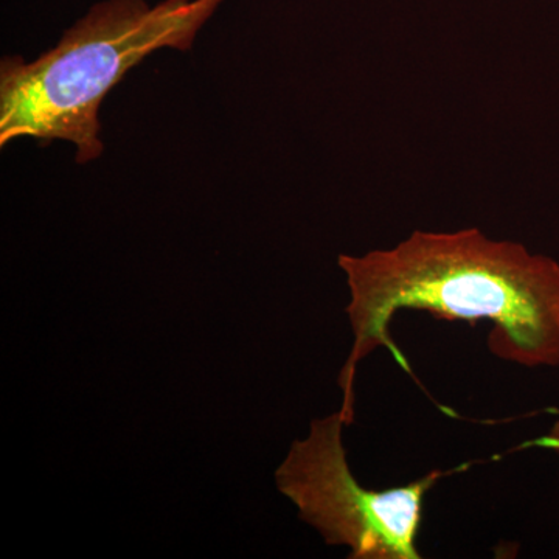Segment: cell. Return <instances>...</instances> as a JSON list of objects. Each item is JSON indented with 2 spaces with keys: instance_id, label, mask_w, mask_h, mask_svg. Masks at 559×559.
I'll list each match as a JSON object with an SVG mask.
<instances>
[{
  "instance_id": "obj_3",
  "label": "cell",
  "mask_w": 559,
  "mask_h": 559,
  "mask_svg": "<svg viewBox=\"0 0 559 559\" xmlns=\"http://www.w3.org/2000/svg\"><path fill=\"white\" fill-rule=\"evenodd\" d=\"M341 412L311 421L275 471L278 491L318 530L329 546L348 547L352 559H419L417 540L426 495L443 477L469 468L433 469L389 489H369L353 476Z\"/></svg>"
},
{
  "instance_id": "obj_1",
  "label": "cell",
  "mask_w": 559,
  "mask_h": 559,
  "mask_svg": "<svg viewBox=\"0 0 559 559\" xmlns=\"http://www.w3.org/2000/svg\"><path fill=\"white\" fill-rule=\"evenodd\" d=\"M347 275L345 308L353 345L340 373L341 415L355 421L358 366L385 348L412 374L390 334L400 310L439 319L488 320L492 355L522 367H559V264L514 241H495L479 229L415 230L389 250L340 255Z\"/></svg>"
},
{
  "instance_id": "obj_4",
  "label": "cell",
  "mask_w": 559,
  "mask_h": 559,
  "mask_svg": "<svg viewBox=\"0 0 559 559\" xmlns=\"http://www.w3.org/2000/svg\"><path fill=\"white\" fill-rule=\"evenodd\" d=\"M525 447L543 448V450L554 451L559 455V419L551 426L549 432L544 433L539 439L530 441Z\"/></svg>"
},
{
  "instance_id": "obj_2",
  "label": "cell",
  "mask_w": 559,
  "mask_h": 559,
  "mask_svg": "<svg viewBox=\"0 0 559 559\" xmlns=\"http://www.w3.org/2000/svg\"><path fill=\"white\" fill-rule=\"evenodd\" d=\"M226 0H102L57 47L25 62H0V146L17 139L75 145L76 164L98 159V110L128 70L160 49L189 51Z\"/></svg>"
}]
</instances>
